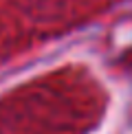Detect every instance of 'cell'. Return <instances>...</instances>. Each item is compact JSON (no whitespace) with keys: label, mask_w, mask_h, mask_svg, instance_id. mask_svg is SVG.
I'll list each match as a JSON object with an SVG mask.
<instances>
[]
</instances>
